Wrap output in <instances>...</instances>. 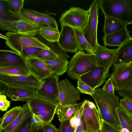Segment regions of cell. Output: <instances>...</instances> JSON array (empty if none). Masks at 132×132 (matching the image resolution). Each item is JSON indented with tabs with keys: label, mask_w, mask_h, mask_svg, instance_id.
<instances>
[{
	"label": "cell",
	"mask_w": 132,
	"mask_h": 132,
	"mask_svg": "<svg viewBox=\"0 0 132 132\" xmlns=\"http://www.w3.org/2000/svg\"><path fill=\"white\" fill-rule=\"evenodd\" d=\"M117 49H110L104 46L98 45L94 53L97 65L109 69L114 64Z\"/></svg>",
	"instance_id": "16"
},
{
	"label": "cell",
	"mask_w": 132,
	"mask_h": 132,
	"mask_svg": "<svg viewBox=\"0 0 132 132\" xmlns=\"http://www.w3.org/2000/svg\"><path fill=\"white\" fill-rule=\"evenodd\" d=\"M21 106L14 107L5 113L1 117L0 132H2L17 118L22 109Z\"/></svg>",
	"instance_id": "26"
},
{
	"label": "cell",
	"mask_w": 132,
	"mask_h": 132,
	"mask_svg": "<svg viewBox=\"0 0 132 132\" xmlns=\"http://www.w3.org/2000/svg\"><path fill=\"white\" fill-rule=\"evenodd\" d=\"M101 127L105 132H121L120 130L102 119Z\"/></svg>",
	"instance_id": "44"
},
{
	"label": "cell",
	"mask_w": 132,
	"mask_h": 132,
	"mask_svg": "<svg viewBox=\"0 0 132 132\" xmlns=\"http://www.w3.org/2000/svg\"><path fill=\"white\" fill-rule=\"evenodd\" d=\"M0 74L29 76L31 74L23 69L15 67H0Z\"/></svg>",
	"instance_id": "33"
},
{
	"label": "cell",
	"mask_w": 132,
	"mask_h": 132,
	"mask_svg": "<svg viewBox=\"0 0 132 132\" xmlns=\"http://www.w3.org/2000/svg\"><path fill=\"white\" fill-rule=\"evenodd\" d=\"M81 117L86 126L87 132H96L101 128L102 119L96 107L91 108L86 100L84 101Z\"/></svg>",
	"instance_id": "14"
},
{
	"label": "cell",
	"mask_w": 132,
	"mask_h": 132,
	"mask_svg": "<svg viewBox=\"0 0 132 132\" xmlns=\"http://www.w3.org/2000/svg\"><path fill=\"white\" fill-rule=\"evenodd\" d=\"M97 66L94 54L86 53L79 50L69 62L67 74L72 80H77Z\"/></svg>",
	"instance_id": "3"
},
{
	"label": "cell",
	"mask_w": 132,
	"mask_h": 132,
	"mask_svg": "<svg viewBox=\"0 0 132 132\" xmlns=\"http://www.w3.org/2000/svg\"><path fill=\"white\" fill-rule=\"evenodd\" d=\"M42 127L45 132H58V129L51 122L44 123Z\"/></svg>",
	"instance_id": "47"
},
{
	"label": "cell",
	"mask_w": 132,
	"mask_h": 132,
	"mask_svg": "<svg viewBox=\"0 0 132 132\" xmlns=\"http://www.w3.org/2000/svg\"><path fill=\"white\" fill-rule=\"evenodd\" d=\"M120 108L129 115L132 116V100L122 98L120 101Z\"/></svg>",
	"instance_id": "38"
},
{
	"label": "cell",
	"mask_w": 132,
	"mask_h": 132,
	"mask_svg": "<svg viewBox=\"0 0 132 132\" xmlns=\"http://www.w3.org/2000/svg\"><path fill=\"white\" fill-rule=\"evenodd\" d=\"M58 132H74V129L71 126L70 120L60 122Z\"/></svg>",
	"instance_id": "41"
},
{
	"label": "cell",
	"mask_w": 132,
	"mask_h": 132,
	"mask_svg": "<svg viewBox=\"0 0 132 132\" xmlns=\"http://www.w3.org/2000/svg\"><path fill=\"white\" fill-rule=\"evenodd\" d=\"M84 103L82 102L73 105H57L55 114L60 122L70 119L75 114Z\"/></svg>",
	"instance_id": "21"
},
{
	"label": "cell",
	"mask_w": 132,
	"mask_h": 132,
	"mask_svg": "<svg viewBox=\"0 0 132 132\" xmlns=\"http://www.w3.org/2000/svg\"><path fill=\"white\" fill-rule=\"evenodd\" d=\"M89 10L79 7H71L61 14L59 21L61 26H67L81 30L85 25Z\"/></svg>",
	"instance_id": "8"
},
{
	"label": "cell",
	"mask_w": 132,
	"mask_h": 132,
	"mask_svg": "<svg viewBox=\"0 0 132 132\" xmlns=\"http://www.w3.org/2000/svg\"></svg>",
	"instance_id": "56"
},
{
	"label": "cell",
	"mask_w": 132,
	"mask_h": 132,
	"mask_svg": "<svg viewBox=\"0 0 132 132\" xmlns=\"http://www.w3.org/2000/svg\"><path fill=\"white\" fill-rule=\"evenodd\" d=\"M99 8V0H95L92 2L89 9V15L87 23L81 30L88 43L94 50L99 45L97 39Z\"/></svg>",
	"instance_id": "5"
},
{
	"label": "cell",
	"mask_w": 132,
	"mask_h": 132,
	"mask_svg": "<svg viewBox=\"0 0 132 132\" xmlns=\"http://www.w3.org/2000/svg\"><path fill=\"white\" fill-rule=\"evenodd\" d=\"M27 62L30 73L40 81L52 73L45 63L38 59H27Z\"/></svg>",
	"instance_id": "18"
},
{
	"label": "cell",
	"mask_w": 132,
	"mask_h": 132,
	"mask_svg": "<svg viewBox=\"0 0 132 132\" xmlns=\"http://www.w3.org/2000/svg\"><path fill=\"white\" fill-rule=\"evenodd\" d=\"M109 69L103 66H97L82 75L80 79L93 89L101 86L109 76Z\"/></svg>",
	"instance_id": "15"
},
{
	"label": "cell",
	"mask_w": 132,
	"mask_h": 132,
	"mask_svg": "<svg viewBox=\"0 0 132 132\" xmlns=\"http://www.w3.org/2000/svg\"><path fill=\"white\" fill-rule=\"evenodd\" d=\"M27 60L22 55L15 52L8 50H0V67L18 68L30 72Z\"/></svg>",
	"instance_id": "12"
},
{
	"label": "cell",
	"mask_w": 132,
	"mask_h": 132,
	"mask_svg": "<svg viewBox=\"0 0 132 132\" xmlns=\"http://www.w3.org/2000/svg\"><path fill=\"white\" fill-rule=\"evenodd\" d=\"M30 123L31 125H40L44 123L43 121L36 114L32 113L30 119Z\"/></svg>",
	"instance_id": "46"
},
{
	"label": "cell",
	"mask_w": 132,
	"mask_h": 132,
	"mask_svg": "<svg viewBox=\"0 0 132 132\" xmlns=\"http://www.w3.org/2000/svg\"><path fill=\"white\" fill-rule=\"evenodd\" d=\"M79 50L86 51L87 53L94 54V50L88 43L82 34L81 30L73 28Z\"/></svg>",
	"instance_id": "31"
},
{
	"label": "cell",
	"mask_w": 132,
	"mask_h": 132,
	"mask_svg": "<svg viewBox=\"0 0 132 132\" xmlns=\"http://www.w3.org/2000/svg\"><path fill=\"white\" fill-rule=\"evenodd\" d=\"M57 56L52 50L43 49L35 58L42 61H48L53 60Z\"/></svg>",
	"instance_id": "34"
},
{
	"label": "cell",
	"mask_w": 132,
	"mask_h": 132,
	"mask_svg": "<svg viewBox=\"0 0 132 132\" xmlns=\"http://www.w3.org/2000/svg\"><path fill=\"white\" fill-rule=\"evenodd\" d=\"M52 73L61 76L67 70L69 62L67 59L57 56L48 61H43Z\"/></svg>",
	"instance_id": "24"
},
{
	"label": "cell",
	"mask_w": 132,
	"mask_h": 132,
	"mask_svg": "<svg viewBox=\"0 0 132 132\" xmlns=\"http://www.w3.org/2000/svg\"><path fill=\"white\" fill-rule=\"evenodd\" d=\"M109 76L115 90L121 89L132 79V63L114 64L112 72Z\"/></svg>",
	"instance_id": "9"
},
{
	"label": "cell",
	"mask_w": 132,
	"mask_h": 132,
	"mask_svg": "<svg viewBox=\"0 0 132 132\" xmlns=\"http://www.w3.org/2000/svg\"><path fill=\"white\" fill-rule=\"evenodd\" d=\"M27 103L32 113L38 116L44 123L51 122L55 114L57 105L38 96Z\"/></svg>",
	"instance_id": "6"
},
{
	"label": "cell",
	"mask_w": 132,
	"mask_h": 132,
	"mask_svg": "<svg viewBox=\"0 0 132 132\" xmlns=\"http://www.w3.org/2000/svg\"><path fill=\"white\" fill-rule=\"evenodd\" d=\"M0 29L3 31H8L12 32H18L15 27L11 24L10 21L4 20L1 18Z\"/></svg>",
	"instance_id": "39"
},
{
	"label": "cell",
	"mask_w": 132,
	"mask_h": 132,
	"mask_svg": "<svg viewBox=\"0 0 132 132\" xmlns=\"http://www.w3.org/2000/svg\"><path fill=\"white\" fill-rule=\"evenodd\" d=\"M31 117V116L15 132H31V125L30 119Z\"/></svg>",
	"instance_id": "45"
},
{
	"label": "cell",
	"mask_w": 132,
	"mask_h": 132,
	"mask_svg": "<svg viewBox=\"0 0 132 132\" xmlns=\"http://www.w3.org/2000/svg\"><path fill=\"white\" fill-rule=\"evenodd\" d=\"M15 27L18 32L26 34L35 36L39 31V28L31 21L24 19L15 21H10Z\"/></svg>",
	"instance_id": "22"
},
{
	"label": "cell",
	"mask_w": 132,
	"mask_h": 132,
	"mask_svg": "<svg viewBox=\"0 0 132 132\" xmlns=\"http://www.w3.org/2000/svg\"><path fill=\"white\" fill-rule=\"evenodd\" d=\"M11 7L14 11L20 12L23 7L24 0H7Z\"/></svg>",
	"instance_id": "40"
},
{
	"label": "cell",
	"mask_w": 132,
	"mask_h": 132,
	"mask_svg": "<svg viewBox=\"0 0 132 132\" xmlns=\"http://www.w3.org/2000/svg\"><path fill=\"white\" fill-rule=\"evenodd\" d=\"M21 112L15 120L2 132H15L31 116L32 113L27 103L22 106Z\"/></svg>",
	"instance_id": "23"
},
{
	"label": "cell",
	"mask_w": 132,
	"mask_h": 132,
	"mask_svg": "<svg viewBox=\"0 0 132 132\" xmlns=\"http://www.w3.org/2000/svg\"><path fill=\"white\" fill-rule=\"evenodd\" d=\"M77 88L83 94H88L92 96L94 94L95 89H93L80 79L77 80Z\"/></svg>",
	"instance_id": "36"
},
{
	"label": "cell",
	"mask_w": 132,
	"mask_h": 132,
	"mask_svg": "<svg viewBox=\"0 0 132 132\" xmlns=\"http://www.w3.org/2000/svg\"><path fill=\"white\" fill-rule=\"evenodd\" d=\"M74 132H88L86 126L81 117L79 123Z\"/></svg>",
	"instance_id": "48"
},
{
	"label": "cell",
	"mask_w": 132,
	"mask_h": 132,
	"mask_svg": "<svg viewBox=\"0 0 132 132\" xmlns=\"http://www.w3.org/2000/svg\"><path fill=\"white\" fill-rule=\"evenodd\" d=\"M30 11L40 18L49 27L58 29V23L55 18L49 14L40 12L36 10L29 9Z\"/></svg>",
	"instance_id": "32"
},
{
	"label": "cell",
	"mask_w": 132,
	"mask_h": 132,
	"mask_svg": "<svg viewBox=\"0 0 132 132\" xmlns=\"http://www.w3.org/2000/svg\"><path fill=\"white\" fill-rule=\"evenodd\" d=\"M130 32L126 28L111 34L104 35L102 38L104 46L119 47L131 37Z\"/></svg>",
	"instance_id": "19"
},
{
	"label": "cell",
	"mask_w": 132,
	"mask_h": 132,
	"mask_svg": "<svg viewBox=\"0 0 132 132\" xmlns=\"http://www.w3.org/2000/svg\"><path fill=\"white\" fill-rule=\"evenodd\" d=\"M61 105H73L80 99V90L76 88L67 79L60 81L59 84Z\"/></svg>",
	"instance_id": "11"
},
{
	"label": "cell",
	"mask_w": 132,
	"mask_h": 132,
	"mask_svg": "<svg viewBox=\"0 0 132 132\" xmlns=\"http://www.w3.org/2000/svg\"><path fill=\"white\" fill-rule=\"evenodd\" d=\"M132 89V79L129 83L124 86L121 89Z\"/></svg>",
	"instance_id": "51"
},
{
	"label": "cell",
	"mask_w": 132,
	"mask_h": 132,
	"mask_svg": "<svg viewBox=\"0 0 132 132\" xmlns=\"http://www.w3.org/2000/svg\"><path fill=\"white\" fill-rule=\"evenodd\" d=\"M131 63H132V58L129 64H131Z\"/></svg>",
	"instance_id": "55"
},
{
	"label": "cell",
	"mask_w": 132,
	"mask_h": 132,
	"mask_svg": "<svg viewBox=\"0 0 132 132\" xmlns=\"http://www.w3.org/2000/svg\"><path fill=\"white\" fill-rule=\"evenodd\" d=\"M91 96L95 102L101 119L120 130L116 112V108L120 107L119 97L115 94L111 95L103 88L95 89Z\"/></svg>",
	"instance_id": "1"
},
{
	"label": "cell",
	"mask_w": 132,
	"mask_h": 132,
	"mask_svg": "<svg viewBox=\"0 0 132 132\" xmlns=\"http://www.w3.org/2000/svg\"><path fill=\"white\" fill-rule=\"evenodd\" d=\"M43 125H31V132H45L42 127Z\"/></svg>",
	"instance_id": "49"
},
{
	"label": "cell",
	"mask_w": 132,
	"mask_h": 132,
	"mask_svg": "<svg viewBox=\"0 0 132 132\" xmlns=\"http://www.w3.org/2000/svg\"><path fill=\"white\" fill-rule=\"evenodd\" d=\"M7 0H0V18L8 21L24 19L18 17L12 10Z\"/></svg>",
	"instance_id": "27"
},
{
	"label": "cell",
	"mask_w": 132,
	"mask_h": 132,
	"mask_svg": "<svg viewBox=\"0 0 132 132\" xmlns=\"http://www.w3.org/2000/svg\"><path fill=\"white\" fill-rule=\"evenodd\" d=\"M104 20L103 28L104 35L111 34L126 28L128 25L118 19L111 17L104 16Z\"/></svg>",
	"instance_id": "25"
},
{
	"label": "cell",
	"mask_w": 132,
	"mask_h": 132,
	"mask_svg": "<svg viewBox=\"0 0 132 132\" xmlns=\"http://www.w3.org/2000/svg\"><path fill=\"white\" fill-rule=\"evenodd\" d=\"M61 26L59 37L57 42L59 47L69 52H76L79 48L73 28L65 26Z\"/></svg>",
	"instance_id": "13"
},
{
	"label": "cell",
	"mask_w": 132,
	"mask_h": 132,
	"mask_svg": "<svg viewBox=\"0 0 132 132\" xmlns=\"http://www.w3.org/2000/svg\"><path fill=\"white\" fill-rule=\"evenodd\" d=\"M121 132H130L127 129L124 128H120Z\"/></svg>",
	"instance_id": "52"
},
{
	"label": "cell",
	"mask_w": 132,
	"mask_h": 132,
	"mask_svg": "<svg viewBox=\"0 0 132 132\" xmlns=\"http://www.w3.org/2000/svg\"><path fill=\"white\" fill-rule=\"evenodd\" d=\"M103 89L111 95H114L115 88L111 79L109 78L106 82L103 88Z\"/></svg>",
	"instance_id": "43"
},
{
	"label": "cell",
	"mask_w": 132,
	"mask_h": 132,
	"mask_svg": "<svg viewBox=\"0 0 132 132\" xmlns=\"http://www.w3.org/2000/svg\"><path fill=\"white\" fill-rule=\"evenodd\" d=\"M84 104L70 120V125L75 130L79 124L82 117Z\"/></svg>",
	"instance_id": "37"
},
{
	"label": "cell",
	"mask_w": 132,
	"mask_h": 132,
	"mask_svg": "<svg viewBox=\"0 0 132 132\" xmlns=\"http://www.w3.org/2000/svg\"><path fill=\"white\" fill-rule=\"evenodd\" d=\"M10 104V101L7 100L5 95L0 94V109L1 111H6Z\"/></svg>",
	"instance_id": "42"
},
{
	"label": "cell",
	"mask_w": 132,
	"mask_h": 132,
	"mask_svg": "<svg viewBox=\"0 0 132 132\" xmlns=\"http://www.w3.org/2000/svg\"><path fill=\"white\" fill-rule=\"evenodd\" d=\"M117 48L114 64H129L132 58V38L131 37Z\"/></svg>",
	"instance_id": "20"
},
{
	"label": "cell",
	"mask_w": 132,
	"mask_h": 132,
	"mask_svg": "<svg viewBox=\"0 0 132 132\" xmlns=\"http://www.w3.org/2000/svg\"><path fill=\"white\" fill-rule=\"evenodd\" d=\"M43 49L35 47H30L23 50L21 54L27 59L35 58L36 55Z\"/></svg>",
	"instance_id": "35"
},
{
	"label": "cell",
	"mask_w": 132,
	"mask_h": 132,
	"mask_svg": "<svg viewBox=\"0 0 132 132\" xmlns=\"http://www.w3.org/2000/svg\"><path fill=\"white\" fill-rule=\"evenodd\" d=\"M96 132H105L103 129H102V127H101V128L98 131H96Z\"/></svg>",
	"instance_id": "54"
},
{
	"label": "cell",
	"mask_w": 132,
	"mask_h": 132,
	"mask_svg": "<svg viewBox=\"0 0 132 132\" xmlns=\"http://www.w3.org/2000/svg\"><path fill=\"white\" fill-rule=\"evenodd\" d=\"M0 37L5 40L7 39V37L6 36H4L1 33H0Z\"/></svg>",
	"instance_id": "53"
},
{
	"label": "cell",
	"mask_w": 132,
	"mask_h": 132,
	"mask_svg": "<svg viewBox=\"0 0 132 132\" xmlns=\"http://www.w3.org/2000/svg\"><path fill=\"white\" fill-rule=\"evenodd\" d=\"M116 112L118 116L120 128H126L130 132H132V116L125 112L120 107L116 108Z\"/></svg>",
	"instance_id": "29"
},
{
	"label": "cell",
	"mask_w": 132,
	"mask_h": 132,
	"mask_svg": "<svg viewBox=\"0 0 132 132\" xmlns=\"http://www.w3.org/2000/svg\"><path fill=\"white\" fill-rule=\"evenodd\" d=\"M5 34L7 37L5 44L12 50L20 54L24 49L32 47L52 50L34 35L9 31L6 32Z\"/></svg>",
	"instance_id": "4"
},
{
	"label": "cell",
	"mask_w": 132,
	"mask_h": 132,
	"mask_svg": "<svg viewBox=\"0 0 132 132\" xmlns=\"http://www.w3.org/2000/svg\"><path fill=\"white\" fill-rule=\"evenodd\" d=\"M4 94L13 101H27L37 95L36 87L17 84L6 85Z\"/></svg>",
	"instance_id": "10"
},
{
	"label": "cell",
	"mask_w": 132,
	"mask_h": 132,
	"mask_svg": "<svg viewBox=\"0 0 132 132\" xmlns=\"http://www.w3.org/2000/svg\"><path fill=\"white\" fill-rule=\"evenodd\" d=\"M104 16L113 18L128 24L132 23V0H100Z\"/></svg>",
	"instance_id": "2"
},
{
	"label": "cell",
	"mask_w": 132,
	"mask_h": 132,
	"mask_svg": "<svg viewBox=\"0 0 132 132\" xmlns=\"http://www.w3.org/2000/svg\"><path fill=\"white\" fill-rule=\"evenodd\" d=\"M59 77L52 73L40 81L37 90V96L58 105L60 103Z\"/></svg>",
	"instance_id": "7"
},
{
	"label": "cell",
	"mask_w": 132,
	"mask_h": 132,
	"mask_svg": "<svg viewBox=\"0 0 132 132\" xmlns=\"http://www.w3.org/2000/svg\"><path fill=\"white\" fill-rule=\"evenodd\" d=\"M14 12L19 17H21L31 21L39 28L43 27H49L40 18L31 13L29 9H24L23 7L20 12Z\"/></svg>",
	"instance_id": "28"
},
{
	"label": "cell",
	"mask_w": 132,
	"mask_h": 132,
	"mask_svg": "<svg viewBox=\"0 0 132 132\" xmlns=\"http://www.w3.org/2000/svg\"><path fill=\"white\" fill-rule=\"evenodd\" d=\"M7 85L0 81V94H3L5 91Z\"/></svg>",
	"instance_id": "50"
},
{
	"label": "cell",
	"mask_w": 132,
	"mask_h": 132,
	"mask_svg": "<svg viewBox=\"0 0 132 132\" xmlns=\"http://www.w3.org/2000/svg\"><path fill=\"white\" fill-rule=\"evenodd\" d=\"M0 81L6 85L17 84L39 88L40 81L32 74L29 76H12L0 74Z\"/></svg>",
	"instance_id": "17"
},
{
	"label": "cell",
	"mask_w": 132,
	"mask_h": 132,
	"mask_svg": "<svg viewBox=\"0 0 132 132\" xmlns=\"http://www.w3.org/2000/svg\"><path fill=\"white\" fill-rule=\"evenodd\" d=\"M39 32L46 40L51 43L57 42L60 35L58 29L49 27L40 28Z\"/></svg>",
	"instance_id": "30"
}]
</instances>
